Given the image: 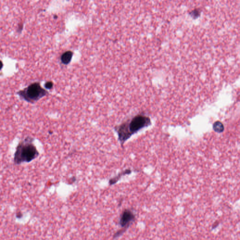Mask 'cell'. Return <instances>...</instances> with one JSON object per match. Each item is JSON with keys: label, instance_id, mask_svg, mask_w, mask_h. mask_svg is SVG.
<instances>
[{"label": "cell", "instance_id": "3", "mask_svg": "<svg viewBox=\"0 0 240 240\" xmlns=\"http://www.w3.org/2000/svg\"><path fill=\"white\" fill-rule=\"evenodd\" d=\"M127 122L129 131L132 135L151 124L150 118L142 115H136L130 122Z\"/></svg>", "mask_w": 240, "mask_h": 240}, {"label": "cell", "instance_id": "5", "mask_svg": "<svg viewBox=\"0 0 240 240\" xmlns=\"http://www.w3.org/2000/svg\"><path fill=\"white\" fill-rule=\"evenodd\" d=\"M115 129L118 134V140L120 144L123 146L124 143L132 136L129 131L127 121L116 127Z\"/></svg>", "mask_w": 240, "mask_h": 240}, {"label": "cell", "instance_id": "8", "mask_svg": "<svg viewBox=\"0 0 240 240\" xmlns=\"http://www.w3.org/2000/svg\"><path fill=\"white\" fill-rule=\"evenodd\" d=\"M213 128L216 131L218 132H221L222 131L224 130V127L222 124L219 121L216 122L214 124Z\"/></svg>", "mask_w": 240, "mask_h": 240}, {"label": "cell", "instance_id": "1", "mask_svg": "<svg viewBox=\"0 0 240 240\" xmlns=\"http://www.w3.org/2000/svg\"><path fill=\"white\" fill-rule=\"evenodd\" d=\"M34 140L33 137L27 136L19 143L14 154V163L15 165L30 163L38 157L39 152L33 144Z\"/></svg>", "mask_w": 240, "mask_h": 240}, {"label": "cell", "instance_id": "2", "mask_svg": "<svg viewBox=\"0 0 240 240\" xmlns=\"http://www.w3.org/2000/svg\"><path fill=\"white\" fill-rule=\"evenodd\" d=\"M48 93L38 82L31 83L28 87L17 93L21 99L32 104L35 103Z\"/></svg>", "mask_w": 240, "mask_h": 240}, {"label": "cell", "instance_id": "6", "mask_svg": "<svg viewBox=\"0 0 240 240\" xmlns=\"http://www.w3.org/2000/svg\"><path fill=\"white\" fill-rule=\"evenodd\" d=\"M73 53L72 51H68L62 54L61 57V62L63 64H68L71 62L72 58Z\"/></svg>", "mask_w": 240, "mask_h": 240}, {"label": "cell", "instance_id": "9", "mask_svg": "<svg viewBox=\"0 0 240 240\" xmlns=\"http://www.w3.org/2000/svg\"><path fill=\"white\" fill-rule=\"evenodd\" d=\"M53 83L52 82H47L45 84V87L47 89H50L53 87Z\"/></svg>", "mask_w": 240, "mask_h": 240}, {"label": "cell", "instance_id": "7", "mask_svg": "<svg viewBox=\"0 0 240 240\" xmlns=\"http://www.w3.org/2000/svg\"><path fill=\"white\" fill-rule=\"evenodd\" d=\"M131 173V171L130 170H126L120 173H119V174H118L117 176H116V177L110 179V180H109V184L111 185L116 184V183L118 182V180L121 178V176L125 175L126 174H129V173Z\"/></svg>", "mask_w": 240, "mask_h": 240}, {"label": "cell", "instance_id": "11", "mask_svg": "<svg viewBox=\"0 0 240 240\" xmlns=\"http://www.w3.org/2000/svg\"><path fill=\"white\" fill-rule=\"evenodd\" d=\"M3 62H2V61L0 60V70H2V68H3Z\"/></svg>", "mask_w": 240, "mask_h": 240}, {"label": "cell", "instance_id": "4", "mask_svg": "<svg viewBox=\"0 0 240 240\" xmlns=\"http://www.w3.org/2000/svg\"><path fill=\"white\" fill-rule=\"evenodd\" d=\"M135 215L129 209L125 210L120 215L119 222L121 229L115 235L114 237H118L124 233L129 228L131 224L135 221Z\"/></svg>", "mask_w": 240, "mask_h": 240}, {"label": "cell", "instance_id": "10", "mask_svg": "<svg viewBox=\"0 0 240 240\" xmlns=\"http://www.w3.org/2000/svg\"><path fill=\"white\" fill-rule=\"evenodd\" d=\"M191 14H192V15H194V16L196 17V16H199L200 13H199V11H197V10H194V11H192Z\"/></svg>", "mask_w": 240, "mask_h": 240}]
</instances>
